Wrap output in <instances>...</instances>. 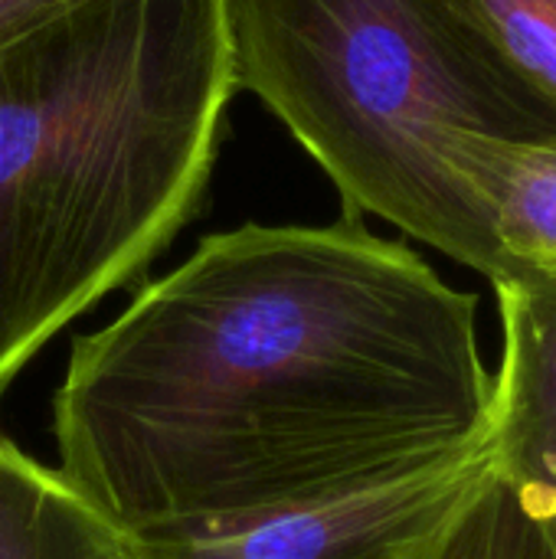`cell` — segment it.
<instances>
[{
    "label": "cell",
    "instance_id": "1",
    "mask_svg": "<svg viewBox=\"0 0 556 559\" xmlns=\"http://www.w3.org/2000/svg\"><path fill=\"white\" fill-rule=\"evenodd\" d=\"M478 298L347 213L213 233L79 337L56 472L121 537L246 521L485 436Z\"/></svg>",
    "mask_w": 556,
    "mask_h": 559
},
{
    "label": "cell",
    "instance_id": "2",
    "mask_svg": "<svg viewBox=\"0 0 556 559\" xmlns=\"http://www.w3.org/2000/svg\"><path fill=\"white\" fill-rule=\"evenodd\" d=\"M236 92L223 0H82L0 46V390L197 213Z\"/></svg>",
    "mask_w": 556,
    "mask_h": 559
},
{
    "label": "cell",
    "instance_id": "3",
    "mask_svg": "<svg viewBox=\"0 0 556 559\" xmlns=\"http://www.w3.org/2000/svg\"><path fill=\"white\" fill-rule=\"evenodd\" d=\"M236 88L256 95L338 187L344 210L508 278L492 226L452 170L462 134L544 141L528 95L459 0H223Z\"/></svg>",
    "mask_w": 556,
    "mask_h": 559
},
{
    "label": "cell",
    "instance_id": "4",
    "mask_svg": "<svg viewBox=\"0 0 556 559\" xmlns=\"http://www.w3.org/2000/svg\"><path fill=\"white\" fill-rule=\"evenodd\" d=\"M492 478L485 429L472 445L377 485L246 521L125 537V559H419Z\"/></svg>",
    "mask_w": 556,
    "mask_h": 559
},
{
    "label": "cell",
    "instance_id": "5",
    "mask_svg": "<svg viewBox=\"0 0 556 559\" xmlns=\"http://www.w3.org/2000/svg\"><path fill=\"white\" fill-rule=\"evenodd\" d=\"M501 311V367L492 400V455L498 481L518 498L556 559V282L495 285Z\"/></svg>",
    "mask_w": 556,
    "mask_h": 559
},
{
    "label": "cell",
    "instance_id": "6",
    "mask_svg": "<svg viewBox=\"0 0 556 559\" xmlns=\"http://www.w3.org/2000/svg\"><path fill=\"white\" fill-rule=\"evenodd\" d=\"M452 170L485 213L508 278L556 282V138L462 134Z\"/></svg>",
    "mask_w": 556,
    "mask_h": 559
},
{
    "label": "cell",
    "instance_id": "7",
    "mask_svg": "<svg viewBox=\"0 0 556 559\" xmlns=\"http://www.w3.org/2000/svg\"><path fill=\"white\" fill-rule=\"evenodd\" d=\"M0 559H125V537L56 468L0 436Z\"/></svg>",
    "mask_w": 556,
    "mask_h": 559
},
{
    "label": "cell",
    "instance_id": "8",
    "mask_svg": "<svg viewBox=\"0 0 556 559\" xmlns=\"http://www.w3.org/2000/svg\"><path fill=\"white\" fill-rule=\"evenodd\" d=\"M508 75L556 115V0H459Z\"/></svg>",
    "mask_w": 556,
    "mask_h": 559
},
{
    "label": "cell",
    "instance_id": "9",
    "mask_svg": "<svg viewBox=\"0 0 556 559\" xmlns=\"http://www.w3.org/2000/svg\"><path fill=\"white\" fill-rule=\"evenodd\" d=\"M419 559H551L537 527L498 475Z\"/></svg>",
    "mask_w": 556,
    "mask_h": 559
},
{
    "label": "cell",
    "instance_id": "10",
    "mask_svg": "<svg viewBox=\"0 0 556 559\" xmlns=\"http://www.w3.org/2000/svg\"><path fill=\"white\" fill-rule=\"evenodd\" d=\"M82 0H0V46Z\"/></svg>",
    "mask_w": 556,
    "mask_h": 559
}]
</instances>
